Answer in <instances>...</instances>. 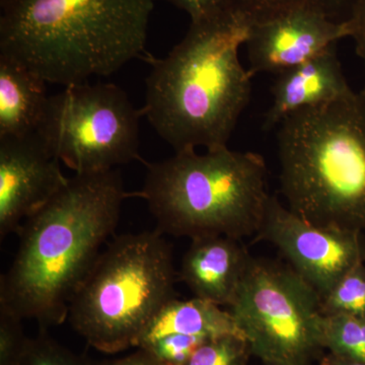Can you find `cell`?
<instances>
[{"label": "cell", "instance_id": "cell-1", "mask_svg": "<svg viewBox=\"0 0 365 365\" xmlns=\"http://www.w3.org/2000/svg\"><path fill=\"white\" fill-rule=\"evenodd\" d=\"M116 170L76 174L18 232L19 248L0 280V311L61 325L103 245L114 234L126 199Z\"/></svg>", "mask_w": 365, "mask_h": 365}, {"label": "cell", "instance_id": "cell-2", "mask_svg": "<svg viewBox=\"0 0 365 365\" xmlns=\"http://www.w3.org/2000/svg\"><path fill=\"white\" fill-rule=\"evenodd\" d=\"M250 26L235 9L191 23L184 39L151 64L143 113L175 153L227 146L251 98L254 76L239 59Z\"/></svg>", "mask_w": 365, "mask_h": 365}, {"label": "cell", "instance_id": "cell-3", "mask_svg": "<svg viewBox=\"0 0 365 365\" xmlns=\"http://www.w3.org/2000/svg\"><path fill=\"white\" fill-rule=\"evenodd\" d=\"M153 0H0V54L46 83L109 76L144 51Z\"/></svg>", "mask_w": 365, "mask_h": 365}, {"label": "cell", "instance_id": "cell-4", "mask_svg": "<svg viewBox=\"0 0 365 365\" xmlns=\"http://www.w3.org/2000/svg\"><path fill=\"white\" fill-rule=\"evenodd\" d=\"M281 192L317 227L365 230V93L290 115L277 134Z\"/></svg>", "mask_w": 365, "mask_h": 365}, {"label": "cell", "instance_id": "cell-5", "mask_svg": "<svg viewBox=\"0 0 365 365\" xmlns=\"http://www.w3.org/2000/svg\"><path fill=\"white\" fill-rule=\"evenodd\" d=\"M267 167L258 153L179 151L148 163L139 196L163 235L193 240L225 235L242 240L258 232L270 195Z\"/></svg>", "mask_w": 365, "mask_h": 365}, {"label": "cell", "instance_id": "cell-6", "mask_svg": "<svg viewBox=\"0 0 365 365\" xmlns=\"http://www.w3.org/2000/svg\"><path fill=\"white\" fill-rule=\"evenodd\" d=\"M172 247L157 228L114 237L74 295L71 326L98 351L136 347L153 317L176 297Z\"/></svg>", "mask_w": 365, "mask_h": 365}, {"label": "cell", "instance_id": "cell-7", "mask_svg": "<svg viewBox=\"0 0 365 365\" xmlns=\"http://www.w3.org/2000/svg\"><path fill=\"white\" fill-rule=\"evenodd\" d=\"M228 311L262 362L309 365L325 349L321 297L287 264L252 258Z\"/></svg>", "mask_w": 365, "mask_h": 365}, {"label": "cell", "instance_id": "cell-8", "mask_svg": "<svg viewBox=\"0 0 365 365\" xmlns=\"http://www.w3.org/2000/svg\"><path fill=\"white\" fill-rule=\"evenodd\" d=\"M143 114L119 86L86 81L50 96L36 133L76 174L108 172L140 158Z\"/></svg>", "mask_w": 365, "mask_h": 365}, {"label": "cell", "instance_id": "cell-9", "mask_svg": "<svg viewBox=\"0 0 365 365\" xmlns=\"http://www.w3.org/2000/svg\"><path fill=\"white\" fill-rule=\"evenodd\" d=\"M255 241L277 247L290 267L324 297L355 266L365 262L361 232L317 227L271 196Z\"/></svg>", "mask_w": 365, "mask_h": 365}, {"label": "cell", "instance_id": "cell-10", "mask_svg": "<svg viewBox=\"0 0 365 365\" xmlns=\"http://www.w3.org/2000/svg\"><path fill=\"white\" fill-rule=\"evenodd\" d=\"M68 179L36 132L0 138V237L18 234Z\"/></svg>", "mask_w": 365, "mask_h": 365}, {"label": "cell", "instance_id": "cell-11", "mask_svg": "<svg viewBox=\"0 0 365 365\" xmlns=\"http://www.w3.org/2000/svg\"><path fill=\"white\" fill-rule=\"evenodd\" d=\"M349 37L347 21H334L309 9L283 11L250 26L247 46L250 72H280L299 66L343 38Z\"/></svg>", "mask_w": 365, "mask_h": 365}, {"label": "cell", "instance_id": "cell-12", "mask_svg": "<svg viewBox=\"0 0 365 365\" xmlns=\"http://www.w3.org/2000/svg\"><path fill=\"white\" fill-rule=\"evenodd\" d=\"M191 241L178 277L194 297L230 307L253 257L235 237L207 235Z\"/></svg>", "mask_w": 365, "mask_h": 365}, {"label": "cell", "instance_id": "cell-13", "mask_svg": "<svg viewBox=\"0 0 365 365\" xmlns=\"http://www.w3.org/2000/svg\"><path fill=\"white\" fill-rule=\"evenodd\" d=\"M336 47L331 46L314 58L277 74L271 90L272 104L264 118L265 130L280 125L295 112L328 104L352 93Z\"/></svg>", "mask_w": 365, "mask_h": 365}, {"label": "cell", "instance_id": "cell-14", "mask_svg": "<svg viewBox=\"0 0 365 365\" xmlns=\"http://www.w3.org/2000/svg\"><path fill=\"white\" fill-rule=\"evenodd\" d=\"M46 83L28 67L0 54V138L35 133L50 97Z\"/></svg>", "mask_w": 365, "mask_h": 365}, {"label": "cell", "instance_id": "cell-15", "mask_svg": "<svg viewBox=\"0 0 365 365\" xmlns=\"http://www.w3.org/2000/svg\"><path fill=\"white\" fill-rule=\"evenodd\" d=\"M168 335L195 336L215 339L225 336L245 338L230 311L199 297L186 300H170L153 317L137 348L144 347ZM246 339V338H245Z\"/></svg>", "mask_w": 365, "mask_h": 365}, {"label": "cell", "instance_id": "cell-16", "mask_svg": "<svg viewBox=\"0 0 365 365\" xmlns=\"http://www.w3.org/2000/svg\"><path fill=\"white\" fill-rule=\"evenodd\" d=\"M357 0H232L235 11L249 23L266 20L283 11L302 9L323 14L334 21H347Z\"/></svg>", "mask_w": 365, "mask_h": 365}, {"label": "cell", "instance_id": "cell-17", "mask_svg": "<svg viewBox=\"0 0 365 365\" xmlns=\"http://www.w3.org/2000/svg\"><path fill=\"white\" fill-rule=\"evenodd\" d=\"M323 344L333 354L365 364V317H324Z\"/></svg>", "mask_w": 365, "mask_h": 365}, {"label": "cell", "instance_id": "cell-18", "mask_svg": "<svg viewBox=\"0 0 365 365\" xmlns=\"http://www.w3.org/2000/svg\"><path fill=\"white\" fill-rule=\"evenodd\" d=\"M324 317H365V264L345 274L321 299Z\"/></svg>", "mask_w": 365, "mask_h": 365}, {"label": "cell", "instance_id": "cell-19", "mask_svg": "<svg viewBox=\"0 0 365 365\" xmlns=\"http://www.w3.org/2000/svg\"><path fill=\"white\" fill-rule=\"evenodd\" d=\"M252 356L248 342L239 336L206 341L186 365H248Z\"/></svg>", "mask_w": 365, "mask_h": 365}, {"label": "cell", "instance_id": "cell-20", "mask_svg": "<svg viewBox=\"0 0 365 365\" xmlns=\"http://www.w3.org/2000/svg\"><path fill=\"white\" fill-rule=\"evenodd\" d=\"M20 365H91L83 357L60 345L40 329L39 335L29 338Z\"/></svg>", "mask_w": 365, "mask_h": 365}, {"label": "cell", "instance_id": "cell-21", "mask_svg": "<svg viewBox=\"0 0 365 365\" xmlns=\"http://www.w3.org/2000/svg\"><path fill=\"white\" fill-rule=\"evenodd\" d=\"M208 340L195 336L168 335L141 349L150 353L160 365H186L197 349Z\"/></svg>", "mask_w": 365, "mask_h": 365}, {"label": "cell", "instance_id": "cell-22", "mask_svg": "<svg viewBox=\"0 0 365 365\" xmlns=\"http://www.w3.org/2000/svg\"><path fill=\"white\" fill-rule=\"evenodd\" d=\"M28 340L23 319L0 311V365H20Z\"/></svg>", "mask_w": 365, "mask_h": 365}, {"label": "cell", "instance_id": "cell-23", "mask_svg": "<svg viewBox=\"0 0 365 365\" xmlns=\"http://www.w3.org/2000/svg\"><path fill=\"white\" fill-rule=\"evenodd\" d=\"M191 18V23H202L215 20L218 16L232 11V0H169Z\"/></svg>", "mask_w": 365, "mask_h": 365}, {"label": "cell", "instance_id": "cell-24", "mask_svg": "<svg viewBox=\"0 0 365 365\" xmlns=\"http://www.w3.org/2000/svg\"><path fill=\"white\" fill-rule=\"evenodd\" d=\"M349 37L355 42L357 55L365 64V0H357L347 19Z\"/></svg>", "mask_w": 365, "mask_h": 365}, {"label": "cell", "instance_id": "cell-25", "mask_svg": "<svg viewBox=\"0 0 365 365\" xmlns=\"http://www.w3.org/2000/svg\"><path fill=\"white\" fill-rule=\"evenodd\" d=\"M106 365H160L150 353L145 351L141 348L135 353L124 357V359L114 360V361L108 362Z\"/></svg>", "mask_w": 365, "mask_h": 365}, {"label": "cell", "instance_id": "cell-26", "mask_svg": "<svg viewBox=\"0 0 365 365\" xmlns=\"http://www.w3.org/2000/svg\"><path fill=\"white\" fill-rule=\"evenodd\" d=\"M319 365H365L364 362L355 361V360L344 359L338 355L329 353L326 356L322 357Z\"/></svg>", "mask_w": 365, "mask_h": 365}, {"label": "cell", "instance_id": "cell-27", "mask_svg": "<svg viewBox=\"0 0 365 365\" xmlns=\"http://www.w3.org/2000/svg\"><path fill=\"white\" fill-rule=\"evenodd\" d=\"M263 365H287V364H276V362H263Z\"/></svg>", "mask_w": 365, "mask_h": 365}, {"label": "cell", "instance_id": "cell-28", "mask_svg": "<svg viewBox=\"0 0 365 365\" xmlns=\"http://www.w3.org/2000/svg\"><path fill=\"white\" fill-rule=\"evenodd\" d=\"M364 93H365V91H364Z\"/></svg>", "mask_w": 365, "mask_h": 365}]
</instances>
